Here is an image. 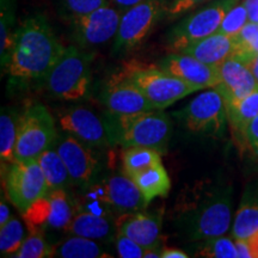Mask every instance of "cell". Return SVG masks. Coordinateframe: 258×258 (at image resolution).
I'll return each mask as SVG.
<instances>
[{"label":"cell","instance_id":"25","mask_svg":"<svg viewBox=\"0 0 258 258\" xmlns=\"http://www.w3.org/2000/svg\"><path fill=\"white\" fill-rule=\"evenodd\" d=\"M37 160L46 177L49 190L64 189L70 183H72L69 169L55 147L44 151Z\"/></svg>","mask_w":258,"mask_h":258},{"label":"cell","instance_id":"22","mask_svg":"<svg viewBox=\"0 0 258 258\" xmlns=\"http://www.w3.org/2000/svg\"><path fill=\"white\" fill-rule=\"evenodd\" d=\"M117 226L109 215L78 211L66 227L71 234L85 237L93 240H110L114 237Z\"/></svg>","mask_w":258,"mask_h":258},{"label":"cell","instance_id":"3","mask_svg":"<svg viewBox=\"0 0 258 258\" xmlns=\"http://www.w3.org/2000/svg\"><path fill=\"white\" fill-rule=\"evenodd\" d=\"M112 143L128 147L161 151L169 143L172 123L165 112L154 109L135 114H111L106 120Z\"/></svg>","mask_w":258,"mask_h":258},{"label":"cell","instance_id":"37","mask_svg":"<svg viewBox=\"0 0 258 258\" xmlns=\"http://www.w3.org/2000/svg\"><path fill=\"white\" fill-rule=\"evenodd\" d=\"M207 2L209 0H172L165 12L170 17H177V16L185 14L196 6Z\"/></svg>","mask_w":258,"mask_h":258},{"label":"cell","instance_id":"33","mask_svg":"<svg viewBox=\"0 0 258 258\" xmlns=\"http://www.w3.org/2000/svg\"><path fill=\"white\" fill-rule=\"evenodd\" d=\"M53 250L40 232H31L15 253L16 258H44L53 256Z\"/></svg>","mask_w":258,"mask_h":258},{"label":"cell","instance_id":"18","mask_svg":"<svg viewBox=\"0 0 258 258\" xmlns=\"http://www.w3.org/2000/svg\"><path fill=\"white\" fill-rule=\"evenodd\" d=\"M118 232L137 241L145 249L159 247L163 227V212L143 213L141 211L122 214L117 222Z\"/></svg>","mask_w":258,"mask_h":258},{"label":"cell","instance_id":"2","mask_svg":"<svg viewBox=\"0 0 258 258\" xmlns=\"http://www.w3.org/2000/svg\"><path fill=\"white\" fill-rule=\"evenodd\" d=\"M178 206L177 225L186 239L201 241L220 237L230 230L232 188L228 185L196 186Z\"/></svg>","mask_w":258,"mask_h":258},{"label":"cell","instance_id":"38","mask_svg":"<svg viewBox=\"0 0 258 258\" xmlns=\"http://www.w3.org/2000/svg\"><path fill=\"white\" fill-rule=\"evenodd\" d=\"M246 146L258 157V116L253 118L246 129Z\"/></svg>","mask_w":258,"mask_h":258},{"label":"cell","instance_id":"21","mask_svg":"<svg viewBox=\"0 0 258 258\" xmlns=\"http://www.w3.org/2000/svg\"><path fill=\"white\" fill-rule=\"evenodd\" d=\"M258 231V178L245 186L239 207L235 212L232 237L245 239Z\"/></svg>","mask_w":258,"mask_h":258},{"label":"cell","instance_id":"19","mask_svg":"<svg viewBox=\"0 0 258 258\" xmlns=\"http://www.w3.org/2000/svg\"><path fill=\"white\" fill-rule=\"evenodd\" d=\"M105 201L118 214L143 211L148 203L135 182L127 175H115L102 183Z\"/></svg>","mask_w":258,"mask_h":258},{"label":"cell","instance_id":"14","mask_svg":"<svg viewBox=\"0 0 258 258\" xmlns=\"http://www.w3.org/2000/svg\"><path fill=\"white\" fill-rule=\"evenodd\" d=\"M54 147L62 158L72 178L77 184H86L95 178L99 170V159L91 146L69 133L57 138Z\"/></svg>","mask_w":258,"mask_h":258},{"label":"cell","instance_id":"20","mask_svg":"<svg viewBox=\"0 0 258 258\" xmlns=\"http://www.w3.org/2000/svg\"><path fill=\"white\" fill-rule=\"evenodd\" d=\"M180 53L188 54L202 62L218 67L230 59L234 53V37L215 32L211 36L202 38Z\"/></svg>","mask_w":258,"mask_h":258},{"label":"cell","instance_id":"27","mask_svg":"<svg viewBox=\"0 0 258 258\" xmlns=\"http://www.w3.org/2000/svg\"><path fill=\"white\" fill-rule=\"evenodd\" d=\"M56 256L62 258H103L111 257L106 254L98 243L93 239H89L79 235H72L67 238L55 250Z\"/></svg>","mask_w":258,"mask_h":258},{"label":"cell","instance_id":"44","mask_svg":"<svg viewBox=\"0 0 258 258\" xmlns=\"http://www.w3.org/2000/svg\"><path fill=\"white\" fill-rule=\"evenodd\" d=\"M114 4L117 6V8H120L122 10H128L131 8H133V6L140 4V3H143L144 0H111Z\"/></svg>","mask_w":258,"mask_h":258},{"label":"cell","instance_id":"11","mask_svg":"<svg viewBox=\"0 0 258 258\" xmlns=\"http://www.w3.org/2000/svg\"><path fill=\"white\" fill-rule=\"evenodd\" d=\"M77 211V202L66 190L54 189L35 202L23 217L31 232L41 228L66 230Z\"/></svg>","mask_w":258,"mask_h":258},{"label":"cell","instance_id":"41","mask_svg":"<svg viewBox=\"0 0 258 258\" xmlns=\"http://www.w3.org/2000/svg\"><path fill=\"white\" fill-rule=\"evenodd\" d=\"M161 258H188L189 254L179 249H164L161 250Z\"/></svg>","mask_w":258,"mask_h":258},{"label":"cell","instance_id":"26","mask_svg":"<svg viewBox=\"0 0 258 258\" xmlns=\"http://www.w3.org/2000/svg\"><path fill=\"white\" fill-rule=\"evenodd\" d=\"M19 117L3 108L0 115V158L2 166L16 163V145L18 137Z\"/></svg>","mask_w":258,"mask_h":258},{"label":"cell","instance_id":"13","mask_svg":"<svg viewBox=\"0 0 258 258\" xmlns=\"http://www.w3.org/2000/svg\"><path fill=\"white\" fill-rule=\"evenodd\" d=\"M121 15L111 6L104 5L84 16L73 18L74 37L79 46L95 47L115 37Z\"/></svg>","mask_w":258,"mask_h":258},{"label":"cell","instance_id":"8","mask_svg":"<svg viewBox=\"0 0 258 258\" xmlns=\"http://www.w3.org/2000/svg\"><path fill=\"white\" fill-rule=\"evenodd\" d=\"M238 2L239 0H217L179 22L169 36L172 53H180L195 42L218 32L226 14Z\"/></svg>","mask_w":258,"mask_h":258},{"label":"cell","instance_id":"5","mask_svg":"<svg viewBox=\"0 0 258 258\" xmlns=\"http://www.w3.org/2000/svg\"><path fill=\"white\" fill-rule=\"evenodd\" d=\"M122 73L140 89L153 108L158 110L169 108L179 99L199 91L195 86L165 72L159 66L132 64Z\"/></svg>","mask_w":258,"mask_h":258},{"label":"cell","instance_id":"42","mask_svg":"<svg viewBox=\"0 0 258 258\" xmlns=\"http://www.w3.org/2000/svg\"><path fill=\"white\" fill-rule=\"evenodd\" d=\"M235 246H237L238 251V257L241 258H251V253L247 246V243L245 239H234Z\"/></svg>","mask_w":258,"mask_h":258},{"label":"cell","instance_id":"4","mask_svg":"<svg viewBox=\"0 0 258 258\" xmlns=\"http://www.w3.org/2000/svg\"><path fill=\"white\" fill-rule=\"evenodd\" d=\"M93 55L70 46L47 74L44 82L50 95L62 101H79L89 91Z\"/></svg>","mask_w":258,"mask_h":258},{"label":"cell","instance_id":"30","mask_svg":"<svg viewBox=\"0 0 258 258\" xmlns=\"http://www.w3.org/2000/svg\"><path fill=\"white\" fill-rule=\"evenodd\" d=\"M258 54V23L247 22L234 36V53L232 57L247 63Z\"/></svg>","mask_w":258,"mask_h":258},{"label":"cell","instance_id":"15","mask_svg":"<svg viewBox=\"0 0 258 258\" xmlns=\"http://www.w3.org/2000/svg\"><path fill=\"white\" fill-rule=\"evenodd\" d=\"M101 101L111 114L128 115L154 110L153 105L135 84L125 78L123 73L112 76L101 93Z\"/></svg>","mask_w":258,"mask_h":258},{"label":"cell","instance_id":"36","mask_svg":"<svg viewBox=\"0 0 258 258\" xmlns=\"http://www.w3.org/2000/svg\"><path fill=\"white\" fill-rule=\"evenodd\" d=\"M116 250L121 258H144L146 249L121 232L116 234Z\"/></svg>","mask_w":258,"mask_h":258},{"label":"cell","instance_id":"7","mask_svg":"<svg viewBox=\"0 0 258 258\" xmlns=\"http://www.w3.org/2000/svg\"><path fill=\"white\" fill-rule=\"evenodd\" d=\"M175 116L191 133L213 137H221L228 123L225 101L215 88L200 93Z\"/></svg>","mask_w":258,"mask_h":258},{"label":"cell","instance_id":"17","mask_svg":"<svg viewBox=\"0 0 258 258\" xmlns=\"http://www.w3.org/2000/svg\"><path fill=\"white\" fill-rule=\"evenodd\" d=\"M219 76L220 83L215 89L221 93L225 104L239 101L258 88L247 63L235 57H230L219 66Z\"/></svg>","mask_w":258,"mask_h":258},{"label":"cell","instance_id":"39","mask_svg":"<svg viewBox=\"0 0 258 258\" xmlns=\"http://www.w3.org/2000/svg\"><path fill=\"white\" fill-rule=\"evenodd\" d=\"M246 240L247 246H249L251 258H258V231L251 234L250 237L245 238Z\"/></svg>","mask_w":258,"mask_h":258},{"label":"cell","instance_id":"32","mask_svg":"<svg viewBox=\"0 0 258 258\" xmlns=\"http://www.w3.org/2000/svg\"><path fill=\"white\" fill-rule=\"evenodd\" d=\"M203 243L200 246L199 254L203 257L211 258H237L238 251L235 246V241L224 235L220 237L209 238L202 240Z\"/></svg>","mask_w":258,"mask_h":258},{"label":"cell","instance_id":"9","mask_svg":"<svg viewBox=\"0 0 258 258\" xmlns=\"http://www.w3.org/2000/svg\"><path fill=\"white\" fill-rule=\"evenodd\" d=\"M6 195L19 212L24 213L48 192L46 177L37 159L16 161L6 170Z\"/></svg>","mask_w":258,"mask_h":258},{"label":"cell","instance_id":"16","mask_svg":"<svg viewBox=\"0 0 258 258\" xmlns=\"http://www.w3.org/2000/svg\"><path fill=\"white\" fill-rule=\"evenodd\" d=\"M159 67L199 91L217 88L220 83L219 66L214 67L184 53H171L160 61Z\"/></svg>","mask_w":258,"mask_h":258},{"label":"cell","instance_id":"24","mask_svg":"<svg viewBox=\"0 0 258 258\" xmlns=\"http://www.w3.org/2000/svg\"><path fill=\"white\" fill-rule=\"evenodd\" d=\"M131 178L143 192L147 203L157 198H165L170 192L171 180L163 163L141 171L137 175L132 176Z\"/></svg>","mask_w":258,"mask_h":258},{"label":"cell","instance_id":"31","mask_svg":"<svg viewBox=\"0 0 258 258\" xmlns=\"http://www.w3.org/2000/svg\"><path fill=\"white\" fill-rule=\"evenodd\" d=\"M24 225L21 220L11 218L0 226V252L3 256H15L25 240Z\"/></svg>","mask_w":258,"mask_h":258},{"label":"cell","instance_id":"6","mask_svg":"<svg viewBox=\"0 0 258 258\" xmlns=\"http://www.w3.org/2000/svg\"><path fill=\"white\" fill-rule=\"evenodd\" d=\"M55 120L42 104L29 106L19 117L16 161L37 159L57 140Z\"/></svg>","mask_w":258,"mask_h":258},{"label":"cell","instance_id":"28","mask_svg":"<svg viewBox=\"0 0 258 258\" xmlns=\"http://www.w3.org/2000/svg\"><path fill=\"white\" fill-rule=\"evenodd\" d=\"M124 173L129 177L161 164L160 151L148 147H128L122 154Z\"/></svg>","mask_w":258,"mask_h":258},{"label":"cell","instance_id":"34","mask_svg":"<svg viewBox=\"0 0 258 258\" xmlns=\"http://www.w3.org/2000/svg\"><path fill=\"white\" fill-rule=\"evenodd\" d=\"M249 21V12L245 4H235L230 11L226 14L222 19V23L218 32L228 35V36H237L241 29L246 25Z\"/></svg>","mask_w":258,"mask_h":258},{"label":"cell","instance_id":"12","mask_svg":"<svg viewBox=\"0 0 258 258\" xmlns=\"http://www.w3.org/2000/svg\"><path fill=\"white\" fill-rule=\"evenodd\" d=\"M57 123L63 133L73 135L91 147H103L112 143L106 120L86 108L74 106L59 111Z\"/></svg>","mask_w":258,"mask_h":258},{"label":"cell","instance_id":"45","mask_svg":"<svg viewBox=\"0 0 258 258\" xmlns=\"http://www.w3.org/2000/svg\"><path fill=\"white\" fill-rule=\"evenodd\" d=\"M247 66H249L250 71L252 72L253 77L256 78L257 83H258V54L253 57L252 60H250L249 62H247Z\"/></svg>","mask_w":258,"mask_h":258},{"label":"cell","instance_id":"23","mask_svg":"<svg viewBox=\"0 0 258 258\" xmlns=\"http://www.w3.org/2000/svg\"><path fill=\"white\" fill-rule=\"evenodd\" d=\"M226 110L233 138L246 146V129L258 116V88L239 101L227 103Z\"/></svg>","mask_w":258,"mask_h":258},{"label":"cell","instance_id":"40","mask_svg":"<svg viewBox=\"0 0 258 258\" xmlns=\"http://www.w3.org/2000/svg\"><path fill=\"white\" fill-rule=\"evenodd\" d=\"M244 4L249 12V21L256 22L258 17V0H244Z\"/></svg>","mask_w":258,"mask_h":258},{"label":"cell","instance_id":"29","mask_svg":"<svg viewBox=\"0 0 258 258\" xmlns=\"http://www.w3.org/2000/svg\"><path fill=\"white\" fill-rule=\"evenodd\" d=\"M16 0H0V53H2V69L8 64L10 51L15 38Z\"/></svg>","mask_w":258,"mask_h":258},{"label":"cell","instance_id":"10","mask_svg":"<svg viewBox=\"0 0 258 258\" xmlns=\"http://www.w3.org/2000/svg\"><path fill=\"white\" fill-rule=\"evenodd\" d=\"M163 12V0H144L140 4L125 10L121 16L115 36L114 53L116 55H123L138 47L150 34Z\"/></svg>","mask_w":258,"mask_h":258},{"label":"cell","instance_id":"1","mask_svg":"<svg viewBox=\"0 0 258 258\" xmlns=\"http://www.w3.org/2000/svg\"><path fill=\"white\" fill-rule=\"evenodd\" d=\"M64 49L46 17L32 16L15 32L6 71L12 78L44 79Z\"/></svg>","mask_w":258,"mask_h":258},{"label":"cell","instance_id":"43","mask_svg":"<svg viewBox=\"0 0 258 258\" xmlns=\"http://www.w3.org/2000/svg\"><path fill=\"white\" fill-rule=\"evenodd\" d=\"M10 219H11V213H10L9 206L6 205L4 198H3L2 202H0V226L5 225Z\"/></svg>","mask_w":258,"mask_h":258},{"label":"cell","instance_id":"35","mask_svg":"<svg viewBox=\"0 0 258 258\" xmlns=\"http://www.w3.org/2000/svg\"><path fill=\"white\" fill-rule=\"evenodd\" d=\"M106 5V0H62L64 11L73 18L84 16Z\"/></svg>","mask_w":258,"mask_h":258}]
</instances>
